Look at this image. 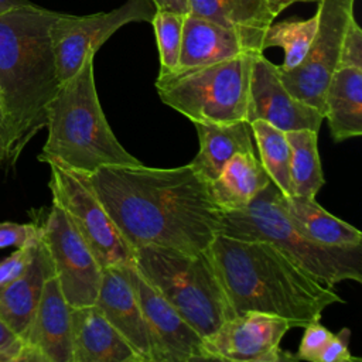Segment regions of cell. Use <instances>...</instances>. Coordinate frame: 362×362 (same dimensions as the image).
<instances>
[{
    "label": "cell",
    "mask_w": 362,
    "mask_h": 362,
    "mask_svg": "<svg viewBox=\"0 0 362 362\" xmlns=\"http://www.w3.org/2000/svg\"><path fill=\"white\" fill-rule=\"evenodd\" d=\"M85 177L133 250L158 246L195 253L218 235L221 209L189 164L102 165Z\"/></svg>",
    "instance_id": "cell-1"
},
{
    "label": "cell",
    "mask_w": 362,
    "mask_h": 362,
    "mask_svg": "<svg viewBox=\"0 0 362 362\" xmlns=\"http://www.w3.org/2000/svg\"><path fill=\"white\" fill-rule=\"evenodd\" d=\"M235 314L259 311L304 328L345 300L266 240L216 235L206 249Z\"/></svg>",
    "instance_id": "cell-2"
},
{
    "label": "cell",
    "mask_w": 362,
    "mask_h": 362,
    "mask_svg": "<svg viewBox=\"0 0 362 362\" xmlns=\"http://www.w3.org/2000/svg\"><path fill=\"white\" fill-rule=\"evenodd\" d=\"M58 13L34 3L0 14V92L8 120V165L47 126L59 81L49 28Z\"/></svg>",
    "instance_id": "cell-3"
},
{
    "label": "cell",
    "mask_w": 362,
    "mask_h": 362,
    "mask_svg": "<svg viewBox=\"0 0 362 362\" xmlns=\"http://www.w3.org/2000/svg\"><path fill=\"white\" fill-rule=\"evenodd\" d=\"M48 136L38 160L57 161L90 174L102 165L141 164L116 139L102 110L93 78V57L62 82L47 112Z\"/></svg>",
    "instance_id": "cell-4"
},
{
    "label": "cell",
    "mask_w": 362,
    "mask_h": 362,
    "mask_svg": "<svg viewBox=\"0 0 362 362\" xmlns=\"http://www.w3.org/2000/svg\"><path fill=\"white\" fill-rule=\"evenodd\" d=\"M281 191L269 181L247 206L221 211L218 235L266 240L328 287L344 280L361 283L362 245L341 247L310 240L293 225L281 204Z\"/></svg>",
    "instance_id": "cell-5"
},
{
    "label": "cell",
    "mask_w": 362,
    "mask_h": 362,
    "mask_svg": "<svg viewBox=\"0 0 362 362\" xmlns=\"http://www.w3.org/2000/svg\"><path fill=\"white\" fill-rule=\"evenodd\" d=\"M133 256L139 272L202 339L236 315L206 249L185 253L141 246L133 250Z\"/></svg>",
    "instance_id": "cell-6"
},
{
    "label": "cell",
    "mask_w": 362,
    "mask_h": 362,
    "mask_svg": "<svg viewBox=\"0 0 362 362\" xmlns=\"http://www.w3.org/2000/svg\"><path fill=\"white\" fill-rule=\"evenodd\" d=\"M253 55L242 54L209 65L158 74V98L192 123L246 120Z\"/></svg>",
    "instance_id": "cell-7"
},
{
    "label": "cell",
    "mask_w": 362,
    "mask_h": 362,
    "mask_svg": "<svg viewBox=\"0 0 362 362\" xmlns=\"http://www.w3.org/2000/svg\"><path fill=\"white\" fill-rule=\"evenodd\" d=\"M47 164L51 168L48 187L52 202L71 219L102 269L134 262L133 249L105 211L85 174L57 161H47Z\"/></svg>",
    "instance_id": "cell-8"
},
{
    "label": "cell",
    "mask_w": 362,
    "mask_h": 362,
    "mask_svg": "<svg viewBox=\"0 0 362 362\" xmlns=\"http://www.w3.org/2000/svg\"><path fill=\"white\" fill-rule=\"evenodd\" d=\"M156 6L151 0H126L117 8L90 16L58 13L49 35L59 83L74 76L88 57L96 51L123 25L151 21Z\"/></svg>",
    "instance_id": "cell-9"
},
{
    "label": "cell",
    "mask_w": 362,
    "mask_h": 362,
    "mask_svg": "<svg viewBox=\"0 0 362 362\" xmlns=\"http://www.w3.org/2000/svg\"><path fill=\"white\" fill-rule=\"evenodd\" d=\"M318 27L303 61L277 72L286 89L298 100L325 110L324 98L334 71L338 68L342 35L349 17L354 14L355 0H318Z\"/></svg>",
    "instance_id": "cell-10"
},
{
    "label": "cell",
    "mask_w": 362,
    "mask_h": 362,
    "mask_svg": "<svg viewBox=\"0 0 362 362\" xmlns=\"http://www.w3.org/2000/svg\"><path fill=\"white\" fill-rule=\"evenodd\" d=\"M40 225V240L69 307L95 304L102 266L66 214L52 202Z\"/></svg>",
    "instance_id": "cell-11"
},
{
    "label": "cell",
    "mask_w": 362,
    "mask_h": 362,
    "mask_svg": "<svg viewBox=\"0 0 362 362\" xmlns=\"http://www.w3.org/2000/svg\"><path fill=\"white\" fill-rule=\"evenodd\" d=\"M290 328L293 327L286 318L247 311L223 321L214 334L204 338V349L208 361L281 362L294 359V355L280 349V342Z\"/></svg>",
    "instance_id": "cell-12"
},
{
    "label": "cell",
    "mask_w": 362,
    "mask_h": 362,
    "mask_svg": "<svg viewBox=\"0 0 362 362\" xmlns=\"http://www.w3.org/2000/svg\"><path fill=\"white\" fill-rule=\"evenodd\" d=\"M124 267L150 332L153 362L208 361L202 337L146 280L134 262Z\"/></svg>",
    "instance_id": "cell-13"
},
{
    "label": "cell",
    "mask_w": 362,
    "mask_h": 362,
    "mask_svg": "<svg viewBox=\"0 0 362 362\" xmlns=\"http://www.w3.org/2000/svg\"><path fill=\"white\" fill-rule=\"evenodd\" d=\"M246 120H263L283 132L307 129L318 133L324 116L294 98L281 83L277 66L260 52L252 58Z\"/></svg>",
    "instance_id": "cell-14"
},
{
    "label": "cell",
    "mask_w": 362,
    "mask_h": 362,
    "mask_svg": "<svg viewBox=\"0 0 362 362\" xmlns=\"http://www.w3.org/2000/svg\"><path fill=\"white\" fill-rule=\"evenodd\" d=\"M23 342L20 362H72L71 307L54 273L45 279Z\"/></svg>",
    "instance_id": "cell-15"
},
{
    "label": "cell",
    "mask_w": 362,
    "mask_h": 362,
    "mask_svg": "<svg viewBox=\"0 0 362 362\" xmlns=\"http://www.w3.org/2000/svg\"><path fill=\"white\" fill-rule=\"evenodd\" d=\"M95 305L123 335L141 362H153L150 332L124 266L102 269Z\"/></svg>",
    "instance_id": "cell-16"
},
{
    "label": "cell",
    "mask_w": 362,
    "mask_h": 362,
    "mask_svg": "<svg viewBox=\"0 0 362 362\" xmlns=\"http://www.w3.org/2000/svg\"><path fill=\"white\" fill-rule=\"evenodd\" d=\"M72 362H141L98 305L71 307Z\"/></svg>",
    "instance_id": "cell-17"
},
{
    "label": "cell",
    "mask_w": 362,
    "mask_h": 362,
    "mask_svg": "<svg viewBox=\"0 0 362 362\" xmlns=\"http://www.w3.org/2000/svg\"><path fill=\"white\" fill-rule=\"evenodd\" d=\"M199 150L189 163L194 173L205 182L214 181L225 164L238 153H255L253 133L247 120L229 123L194 122Z\"/></svg>",
    "instance_id": "cell-18"
},
{
    "label": "cell",
    "mask_w": 362,
    "mask_h": 362,
    "mask_svg": "<svg viewBox=\"0 0 362 362\" xmlns=\"http://www.w3.org/2000/svg\"><path fill=\"white\" fill-rule=\"evenodd\" d=\"M187 14L233 30L255 54L264 51V33L276 18L264 0H188Z\"/></svg>",
    "instance_id": "cell-19"
},
{
    "label": "cell",
    "mask_w": 362,
    "mask_h": 362,
    "mask_svg": "<svg viewBox=\"0 0 362 362\" xmlns=\"http://www.w3.org/2000/svg\"><path fill=\"white\" fill-rule=\"evenodd\" d=\"M242 54H255L233 30L185 14L177 69L209 65ZM260 54V52H259Z\"/></svg>",
    "instance_id": "cell-20"
},
{
    "label": "cell",
    "mask_w": 362,
    "mask_h": 362,
    "mask_svg": "<svg viewBox=\"0 0 362 362\" xmlns=\"http://www.w3.org/2000/svg\"><path fill=\"white\" fill-rule=\"evenodd\" d=\"M54 273L44 245L37 252L25 272L16 280L0 287V318L7 327L24 338L41 298L45 279Z\"/></svg>",
    "instance_id": "cell-21"
},
{
    "label": "cell",
    "mask_w": 362,
    "mask_h": 362,
    "mask_svg": "<svg viewBox=\"0 0 362 362\" xmlns=\"http://www.w3.org/2000/svg\"><path fill=\"white\" fill-rule=\"evenodd\" d=\"M332 140L339 143L362 134V68L338 66L324 98Z\"/></svg>",
    "instance_id": "cell-22"
},
{
    "label": "cell",
    "mask_w": 362,
    "mask_h": 362,
    "mask_svg": "<svg viewBox=\"0 0 362 362\" xmlns=\"http://www.w3.org/2000/svg\"><path fill=\"white\" fill-rule=\"evenodd\" d=\"M272 181L255 153L235 154L219 175L208 182L211 199L221 211H236L247 206L252 199Z\"/></svg>",
    "instance_id": "cell-23"
},
{
    "label": "cell",
    "mask_w": 362,
    "mask_h": 362,
    "mask_svg": "<svg viewBox=\"0 0 362 362\" xmlns=\"http://www.w3.org/2000/svg\"><path fill=\"white\" fill-rule=\"evenodd\" d=\"M281 204L293 225L310 240L341 247L362 245V232L325 211L315 198L281 195Z\"/></svg>",
    "instance_id": "cell-24"
},
{
    "label": "cell",
    "mask_w": 362,
    "mask_h": 362,
    "mask_svg": "<svg viewBox=\"0 0 362 362\" xmlns=\"http://www.w3.org/2000/svg\"><path fill=\"white\" fill-rule=\"evenodd\" d=\"M290 147V178L293 195L315 198L324 185L318 153V133L307 129L286 132Z\"/></svg>",
    "instance_id": "cell-25"
},
{
    "label": "cell",
    "mask_w": 362,
    "mask_h": 362,
    "mask_svg": "<svg viewBox=\"0 0 362 362\" xmlns=\"http://www.w3.org/2000/svg\"><path fill=\"white\" fill-rule=\"evenodd\" d=\"M250 127L259 150L260 163L269 178L284 197L293 195L290 178V147L286 139V132L263 120L252 122Z\"/></svg>",
    "instance_id": "cell-26"
},
{
    "label": "cell",
    "mask_w": 362,
    "mask_h": 362,
    "mask_svg": "<svg viewBox=\"0 0 362 362\" xmlns=\"http://www.w3.org/2000/svg\"><path fill=\"white\" fill-rule=\"evenodd\" d=\"M318 27V14L305 20H283L272 23L263 37V49L280 47L284 51L281 69L297 66L305 57Z\"/></svg>",
    "instance_id": "cell-27"
},
{
    "label": "cell",
    "mask_w": 362,
    "mask_h": 362,
    "mask_svg": "<svg viewBox=\"0 0 362 362\" xmlns=\"http://www.w3.org/2000/svg\"><path fill=\"white\" fill-rule=\"evenodd\" d=\"M184 17L185 14L181 13L157 8L150 21L154 28L160 55V74H167L178 68Z\"/></svg>",
    "instance_id": "cell-28"
},
{
    "label": "cell",
    "mask_w": 362,
    "mask_h": 362,
    "mask_svg": "<svg viewBox=\"0 0 362 362\" xmlns=\"http://www.w3.org/2000/svg\"><path fill=\"white\" fill-rule=\"evenodd\" d=\"M332 332L321 324L320 320H314L304 327V334L301 337L298 351L294 355L296 361H308V362H318V356Z\"/></svg>",
    "instance_id": "cell-29"
},
{
    "label": "cell",
    "mask_w": 362,
    "mask_h": 362,
    "mask_svg": "<svg viewBox=\"0 0 362 362\" xmlns=\"http://www.w3.org/2000/svg\"><path fill=\"white\" fill-rule=\"evenodd\" d=\"M338 66L362 68V28L354 14L349 17L342 35Z\"/></svg>",
    "instance_id": "cell-30"
},
{
    "label": "cell",
    "mask_w": 362,
    "mask_h": 362,
    "mask_svg": "<svg viewBox=\"0 0 362 362\" xmlns=\"http://www.w3.org/2000/svg\"><path fill=\"white\" fill-rule=\"evenodd\" d=\"M40 225L0 222V249L3 247H21L40 242Z\"/></svg>",
    "instance_id": "cell-31"
},
{
    "label": "cell",
    "mask_w": 362,
    "mask_h": 362,
    "mask_svg": "<svg viewBox=\"0 0 362 362\" xmlns=\"http://www.w3.org/2000/svg\"><path fill=\"white\" fill-rule=\"evenodd\" d=\"M38 243L17 247L11 255L0 262V287L16 280L25 272L37 252Z\"/></svg>",
    "instance_id": "cell-32"
},
{
    "label": "cell",
    "mask_w": 362,
    "mask_h": 362,
    "mask_svg": "<svg viewBox=\"0 0 362 362\" xmlns=\"http://www.w3.org/2000/svg\"><path fill=\"white\" fill-rule=\"evenodd\" d=\"M349 341L351 329L348 327H344L337 334H332V337L321 351L318 362H359L361 358L352 356L348 349Z\"/></svg>",
    "instance_id": "cell-33"
},
{
    "label": "cell",
    "mask_w": 362,
    "mask_h": 362,
    "mask_svg": "<svg viewBox=\"0 0 362 362\" xmlns=\"http://www.w3.org/2000/svg\"><path fill=\"white\" fill-rule=\"evenodd\" d=\"M23 349V339L0 318V362H20Z\"/></svg>",
    "instance_id": "cell-34"
},
{
    "label": "cell",
    "mask_w": 362,
    "mask_h": 362,
    "mask_svg": "<svg viewBox=\"0 0 362 362\" xmlns=\"http://www.w3.org/2000/svg\"><path fill=\"white\" fill-rule=\"evenodd\" d=\"M8 150H10V129L8 120L0 92V167L8 165Z\"/></svg>",
    "instance_id": "cell-35"
},
{
    "label": "cell",
    "mask_w": 362,
    "mask_h": 362,
    "mask_svg": "<svg viewBox=\"0 0 362 362\" xmlns=\"http://www.w3.org/2000/svg\"><path fill=\"white\" fill-rule=\"evenodd\" d=\"M158 10H168L174 13L187 14L188 0H151Z\"/></svg>",
    "instance_id": "cell-36"
},
{
    "label": "cell",
    "mask_w": 362,
    "mask_h": 362,
    "mask_svg": "<svg viewBox=\"0 0 362 362\" xmlns=\"http://www.w3.org/2000/svg\"><path fill=\"white\" fill-rule=\"evenodd\" d=\"M269 10L274 17H277L283 10H286L288 6H291L296 1H317V0H264Z\"/></svg>",
    "instance_id": "cell-37"
},
{
    "label": "cell",
    "mask_w": 362,
    "mask_h": 362,
    "mask_svg": "<svg viewBox=\"0 0 362 362\" xmlns=\"http://www.w3.org/2000/svg\"><path fill=\"white\" fill-rule=\"evenodd\" d=\"M28 4H31V1L28 0H0V14L13 8L28 6Z\"/></svg>",
    "instance_id": "cell-38"
}]
</instances>
